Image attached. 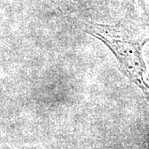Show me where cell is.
I'll use <instances>...</instances> for the list:
<instances>
[{
  "mask_svg": "<svg viewBox=\"0 0 149 149\" xmlns=\"http://www.w3.org/2000/svg\"><path fill=\"white\" fill-rule=\"evenodd\" d=\"M148 149H149V147H148Z\"/></svg>",
  "mask_w": 149,
  "mask_h": 149,
  "instance_id": "2",
  "label": "cell"
},
{
  "mask_svg": "<svg viewBox=\"0 0 149 149\" xmlns=\"http://www.w3.org/2000/svg\"><path fill=\"white\" fill-rule=\"evenodd\" d=\"M84 31L109 47L124 74L149 101V71L143 57V47L149 42V36L139 34L122 23L109 25L90 22Z\"/></svg>",
  "mask_w": 149,
  "mask_h": 149,
  "instance_id": "1",
  "label": "cell"
}]
</instances>
